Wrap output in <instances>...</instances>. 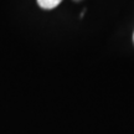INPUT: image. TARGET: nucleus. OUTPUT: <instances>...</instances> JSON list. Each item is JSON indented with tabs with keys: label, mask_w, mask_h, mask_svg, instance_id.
Here are the masks:
<instances>
[{
	"label": "nucleus",
	"mask_w": 134,
	"mask_h": 134,
	"mask_svg": "<svg viewBox=\"0 0 134 134\" xmlns=\"http://www.w3.org/2000/svg\"><path fill=\"white\" fill-rule=\"evenodd\" d=\"M133 41H134V34H133Z\"/></svg>",
	"instance_id": "nucleus-3"
},
{
	"label": "nucleus",
	"mask_w": 134,
	"mask_h": 134,
	"mask_svg": "<svg viewBox=\"0 0 134 134\" xmlns=\"http://www.w3.org/2000/svg\"><path fill=\"white\" fill-rule=\"evenodd\" d=\"M61 1L62 0H37V4L40 8H42L45 10H51L58 6L61 4Z\"/></svg>",
	"instance_id": "nucleus-1"
},
{
	"label": "nucleus",
	"mask_w": 134,
	"mask_h": 134,
	"mask_svg": "<svg viewBox=\"0 0 134 134\" xmlns=\"http://www.w3.org/2000/svg\"><path fill=\"white\" fill-rule=\"evenodd\" d=\"M75 1H81V0H75Z\"/></svg>",
	"instance_id": "nucleus-2"
}]
</instances>
